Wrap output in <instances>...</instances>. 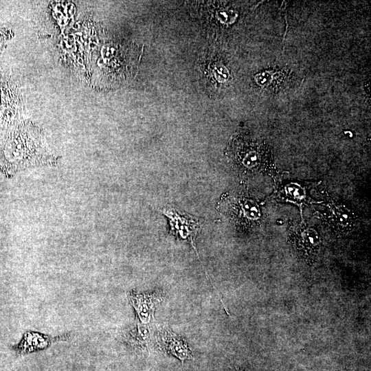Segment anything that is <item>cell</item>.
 Returning <instances> with one entry per match:
<instances>
[{
    "label": "cell",
    "instance_id": "3",
    "mask_svg": "<svg viewBox=\"0 0 371 371\" xmlns=\"http://www.w3.org/2000/svg\"><path fill=\"white\" fill-rule=\"evenodd\" d=\"M223 208L225 214L241 226L251 227L260 218L258 205L253 199L243 196L227 197Z\"/></svg>",
    "mask_w": 371,
    "mask_h": 371
},
{
    "label": "cell",
    "instance_id": "6",
    "mask_svg": "<svg viewBox=\"0 0 371 371\" xmlns=\"http://www.w3.org/2000/svg\"><path fill=\"white\" fill-rule=\"evenodd\" d=\"M161 296L159 293L146 295L133 291L128 294L138 317L144 324L148 323L152 318L155 306L161 300Z\"/></svg>",
    "mask_w": 371,
    "mask_h": 371
},
{
    "label": "cell",
    "instance_id": "2",
    "mask_svg": "<svg viewBox=\"0 0 371 371\" xmlns=\"http://www.w3.org/2000/svg\"><path fill=\"white\" fill-rule=\"evenodd\" d=\"M289 239L298 255L307 264L311 265L315 262L321 248V239L314 229L291 224Z\"/></svg>",
    "mask_w": 371,
    "mask_h": 371
},
{
    "label": "cell",
    "instance_id": "1",
    "mask_svg": "<svg viewBox=\"0 0 371 371\" xmlns=\"http://www.w3.org/2000/svg\"><path fill=\"white\" fill-rule=\"evenodd\" d=\"M229 155L235 166L245 173L263 172L271 166L268 147L247 137L234 139L229 147Z\"/></svg>",
    "mask_w": 371,
    "mask_h": 371
},
{
    "label": "cell",
    "instance_id": "5",
    "mask_svg": "<svg viewBox=\"0 0 371 371\" xmlns=\"http://www.w3.org/2000/svg\"><path fill=\"white\" fill-rule=\"evenodd\" d=\"M69 337L68 335L52 337L38 332L27 331L23 334L21 341L14 346L13 349L19 354H25L45 349L54 342L65 341Z\"/></svg>",
    "mask_w": 371,
    "mask_h": 371
},
{
    "label": "cell",
    "instance_id": "7",
    "mask_svg": "<svg viewBox=\"0 0 371 371\" xmlns=\"http://www.w3.org/2000/svg\"><path fill=\"white\" fill-rule=\"evenodd\" d=\"M166 340L168 350L177 357L184 360L190 357V351L181 341L170 335H167Z\"/></svg>",
    "mask_w": 371,
    "mask_h": 371
},
{
    "label": "cell",
    "instance_id": "4",
    "mask_svg": "<svg viewBox=\"0 0 371 371\" xmlns=\"http://www.w3.org/2000/svg\"><path fill=\"white\" fill-rule=\"evenodd\" d=\"M162 213L169 220L170 233L180 239L189 242L197 252L194 240L201 228L199 220L174 208H165L162 210Z\"/></svg>",
    "mask_w": 371,
    "mask_h": 371
}]
</instances>
